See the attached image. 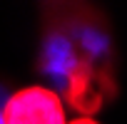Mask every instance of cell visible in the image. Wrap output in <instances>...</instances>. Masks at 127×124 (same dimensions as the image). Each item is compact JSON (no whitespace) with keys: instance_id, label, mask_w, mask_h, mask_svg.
Listing matches in <instances>:
<instances>
[{"instance_id":"cell-1","label":"cell","mask_w":127,"mask_h":124,"mask_svg":"<svg viewBox=\"0 0 127 124\" xmlns=\"http://www.w3.org/2000/svg\"><path fill=\"white\" fill-rule=\"evenodd\" d=\"M5 124H67L60 94L32 84L18 89L3 107Z\"/></svg>"},{"instance_id":"cell-2","label":"cell","mask_w":127,"mask_h":124,"mask_svg":"<svg viewBox=\"0 0 127 124\" xmlns=\"http://www.w3.org/2000/svg\"><path fill=\"white\" fill-rule=\"evenodd\" d=\"M67 124H100V122L92 119V117H77V119H72V122H67Z\"/></svg>"},{"instance_id":"cell-3","label":"cell","mask_w":127,"mask_h":124,"mask_svg":"<svg viewBox=\"0 0 127 124\" xmlns=\"http://www.w3.org/2000/svg\"><path fill=\"white\" fill-rule=\"evenodd\" d=\"M0 124H5V117H3V109H0Z\"/></svg>"}]
</instances>
